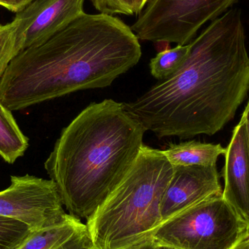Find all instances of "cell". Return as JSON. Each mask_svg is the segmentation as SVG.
Instances as JSON below:
<instances>
[{
  "instance_id": "obj_16",
  "label": "cell",
  "mask_w": 249,
  "mask_h": 249,
  "mask_svg": "<svg viewBox=\"0 0 249 249\" xmlns=\"http://www.w3.org/2000/svg\"><path fill=\"white\" fill-rule=\"evenodd\" d=\"M16 23L0 25V78L5 72L12 60L21 52L16 39Z\"/></svg>"
},
{
  "instance_id": "obj_3",
  "label": "cell",
  "mask_w": 249,
  "mask_h": 249,
  "mask_svg": "<svg viewBox=\"0 0 249 249\" xmlns=\"http://www.w3.org/2000/svg\"><path fill=\"white\" fill-rule=\"evenodd\" d=\"M146 131L112 99L90 104L63 129L44 165L69 214L92 216L133 166Z\"/></svg>"
},
{
  "instance_id": "obj_1",
  "label": "cell",
  "mask_w": 249,
  "mask_h": 249,
  "mask_svg": "<svg viewBox=\"0 0 249 249\" xmlns=\"http://www.w3.org/2000/svg\"><path fill=\"white\" fill-rule=\"evenodd\" d=\"M190 43L178 71L124 103L160 139L213 136L233 119L249 92V55L239 9L213 20Z\"/></svg>"
},
{
  "instance_id": "obj_7",
  "label": "cell",
  "mask_w": 249,
  "mask_h": 249,
  "mask_svg": "<svg viewBox=\"0 0 249 249\" xmlns=\"http://www.w3.org/2000/svg\"><path fill=\"white\" fill-rule=\"evenodd\" d=\"M0 215L26 225L32 232L58 225L68 213L55 183L35 176H12L0 191Z\"/></svg>"
},
{
  "instance_id": "obj_5",
  "label": "cell",
  "mask_w": 249,
  "mask_h": 249,
  "mask_svg": "<svg viewBox=\"0 0 249 249\" xmlns=\"http://www.w3.org/2000/svg\"><path fill=\"white\" fill-rule=\"evenodd\" d=\"M249 236V225L223 196L209 197L162 222L152 241L178 249H232Z\"/></svg>"
},
{
  "instance_id": "obj_25",
  "label": "cell",
  "mask_w": 249,
  "mask_h": 249,
  "mask_svg": "<svg viewBox=\"0 0 249 249\" xmlns=\"http://www.w3.org/2000/svg\"><path fill=\"white\" fill-rule=\"evenodd\" d=\"M89 249H92L91 248Z\"/></svg>"
},
{
  "instance_id": "obj_20",
  "label": "cell",
  "mask_w": 249,
  "mask_h": 249,
  "mask_svg": "<svg viewBox=\"0 0 249 249\" xmlns=\"http://www.w3.org/2000/svg\"><path fill=\"white\" fill-rule=\"evenodd\" d=\"M127 249H158V247L153 242V241H152L145 243V244H142V245Z\"/></svg>"
},
{
  "instance_id": "obj_13",
  "label": "cell",
  "mask_w": 249,
  "mask_h": 249,
  "mask_svg": "<svg viewBox=\"0 0 249 249\" xmlns=\"http://www.w3.org/2000/svg\"><path fill=\"white\" fill-rule=\"evenodd\" d=\"M29 140L18 125L12 111L0 101V156L13 164L24 155Z\"/></svg>"
},
{
  "instance_id": "obj_17",
  "label": "cell",
  "mask_w": 249,
  "mask_h": 249,
  "mask_svg": "<svg viewBox=\"0 0 249 249\" xmlns=\"http://www.w3.org/2000/svg\"><path fill=\"white\" fill-rule=\"evenodd\" d=\"M99 13L115 16L136 14L138 0H90Z\"/></svg>"
},
{
  "instance_id": "obj_18",
  "label": "cell",
  "mask_w": 249,
  "mask_h": 249,
  "mask_svg": "<svg viewBox=\"0 0 249 249\" xmlns=\"http://www.w3.org/2000/svg\"><path fill=\"white\" fill-rule=\"evenodd\" d=\"M32 1L33 0H0V6L13 13H18Z\"/></svg>"
},
{
  "instance_id": "obj_12",
  "label": "cell",
  "mask_w": 249,
  "mask_h": 249,
  "mask_svg": "<svg viewBox=\"0 0 249 249\" xmlns=\"http://www.w3.org/2000/svg\"><path fill=\"white\" fill-rule=\"evenodd\" d=\"M173 165H216L218 158L225 155L226 148L220 143H203L197 141H189L179 143H170L162 150Z\"/></svg>"
},
{
  "instance_id": "obj_21",
  "label": "cell",
  "mask_w": 249,
  "mask_h": 249,
  "mask_svg": "<svg viewBox=\"0 0 249 249\" xmlns=\"http://www.w3.org/2000/svg\"><path fill=\"white\" fill-rule=\"evenodd\" d=\"M232 249H249V236L243 240Z\"/></svg>"
},
{
  "instance_id": "obj_22",
  "label": "cell",
  "mask_w": 249,
  "mask_h": 249,
  "mask_svg": "<svg viewBox=\"0 0 249 249\" xmlns=\"http://www.w3.org/2000/svg\"><path fill=\"white\" fill-rule=\"evenodd\" d=\"M148 1H149V0H138L137 8H136V16H139V15L140 14L141 12L144 8Z\"/></svg>"
},
{
  "instance_id": "obj_8",
  "label": "cell",
  "mask_w": 249,
  "mask_h": 249,
  "mask_svg": "<svg viewBox=\"0 0 249 249\" xmlns=\"http://www.w3.org/2000/svg\"><path fill=\"white\" fill-rule=\"evenodd\" d=\"M85 0H33L16 13V39L22 51L51 39L84 14Z\"/></svg>"
},
{
  "instance_id": "obj_24",
  "label": "cell",
  "mask_w": 249,
  "mask_h": 249,
  "mask_svg": "<svg viewBox=\"0 0 249 249\" xmlns=\"http://www.w3.org/2000/svg\"></svg>"
},
{
  "instance_id": "obj_11",
  "label": "cell",
  "mask_w": 249,
  "mask_h": 249,
  "mask_svg": "<svg viewBox=\"0 0 249 249\" xmlns=\"http://www.w3.org/2000/svg\"><path fill=\"white\" fill-rule=\"evenodd\" d=\"M91 248L87 226L81 219L67 215L61 223L29 234L16 249H83Z\"/></svg>"
},
{
  "instance_id": "obj_6",
  "label": "cell",
  "mask_w": 249,
  "mask_h": 249,
  "mask_svg": "<svg viewBox=\"0 0 249 249\" xmlns=\"http://www.w3.org/2000/svg\"><path fill=\"white\" fill-rule=\"evenodd\" d=\"M238 0H149L130 26L138 39L187 45Z\"/></svg>"
},
{
  "instance_id": "obj_4",
  "label": "cell",
  "mask_w": 249,
  "mask_h": 249,
  "mask_svg": "<svg viewBox=\"0 0 249 249\" xmlns=\"http://www.w3.org/2000/svg\"><path fill=\"white\" fill-rule=\"evenodd\" d=\"M174 173L162 150L143 144L133 166L86 220L92 249H127L152 241Z\"/></svg>"
},
{
  "instance_id": "obj_23",
  "label": "cell",
  "mask_w": 249,
  "mask_h": 249,
  "mask_svg": "<svg viewBox=\"0 0 249 249\" xmlns=\"http://www.w3.org/2000/svg\"><path fill=\"white\" fill-rule=\"evenodd\" d=\"M158 249H178L171 248V247H158Z\"/></svg>"
},
{
  "instance_id": "obj_15",
  "label": "cell",
  "mask_w": 249,
  "mask_h": 249,
  "mask_svg": "<svg viewBox=\"0 0 249 249\" xmlns=\"http://www.w3.org/2000/svg\"><path fill=\"white\" fill-rule=\"evenodd\" d=\"M32 231L19 221L0 215V249H16Z\"/></svg>"
},
{
  "instance_id": "obj_2",
  "label": "cell",
  "mask_w": 249,
  "mask_h": 249,
  "mask_svg": "<svg viewBox=\"0 0 249 249\" xmlns=\"http://www.w3.org/2000/svg\"><path fill=\"white\" fill-rule=\"evenodd\" d=\"M142 55L139 39L121 18L85 13L12 60L0 78V101L10 111L22 110L79 90L104 89Z\"/></svg>"
},
{
  "instance_id": "obj_9",
  "label": "cell",
  "mask_w": 249,
  "mask_h": 249,
  "mask_svg": "<svg viewBox=\"0 0 249 249\" xmlns=\"http://www.w3.org/2000/svg\"><path fill=\"white\" fill-rule=\"evenodd\" d=\"M174 173L162 198V222L191 206L222 195L216 165H173Z\"/></svg>"
},
{
  "instance_id": "obj_10",
  "label": "cell",
  "mask_w": 249,
  "mask_h": 249,
  "mask_svg": "<svg viewBox=\"0 0 249 249\" xmlns=\"http://www.w3.org/2000/svg\"><path fill=\"white\" fill-rule=\"evenodd\" d=\"M225 157L222 196L249 225V152L242 119L234 128Z\"/></svg>"
},
{
  "instance_id": "obj_19",
  "label": "cell",
  "mask_w": 249,
  "mask_h": 249,
  "mask_svg": "<svg viewBox=\"0 0 249 249\" xmlns=\"http://www.w3.org/2000/svg\"><path fill=\"white\" fill-rule=\"evenodd\" d=\"M241 119L244 121L246 125V130H247V142H248L249 152V99L245 109H244V113H243Z\"/></svg>"
},
{
  "instance_id": "obj_14",
  "label": "cell",
  "mask_w": 249,
  "mask_h": 249,
  "mask_svg": "<svg viewBox=\"0 0 249 249\" xmlns=\"http://www.w3.org/2000/svg\"><path fill=\"white\" fill-rule=\"evenodd\" d=\"M190 49V42L187 45H177L175 48L161 51L151 59L149 63L151 74L159 80L171 77L184 64Z\"/></svg>"
}]
</instances>
